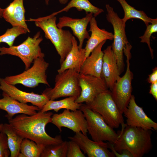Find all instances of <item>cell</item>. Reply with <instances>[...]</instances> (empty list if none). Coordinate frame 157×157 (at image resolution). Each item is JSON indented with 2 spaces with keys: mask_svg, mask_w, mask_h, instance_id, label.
<instances>
[{
  "mask_svg": "<svg viewBox=\"0 0 157 157\" xmlns=\"http://www.w3.org/2000/svg\"><path fill=\"white\" fill-rule=\"evenodd\" d=\"M52 112L39 111L35 114L28 115L20 114L8 120L15 131L24 138L32 140L44 148L46 146L63 142L61 135L52 137L45 130L47 125L51 123Z\"/></svg>",
  "mask_w": 157,
  "mask_h": 157,
  "instance_id": "6da1fadb",
  "label": "cell"
},
{
  "mask_svg": "<svg viewBox=\"0 0 157 157\" xmlns=\"http://www.w3.org/2000/svg\"><path fill=\"white\" fill-rule=\"evenodd\" d=\"M151 130L127 125L119 133L113 144H109V149L117 157H119L124 150L129 151L133 157H142L152 148Z\"/></svg>",
  "mask_w": 157,
  "mask_h": 157,
  "instance_id": "7a4b0ae2",
  "label": "cell"
},
{
  "mask_svg": "<svg viewBox=\"0 0 157 157\" xmlns=\"http://www.w3.org/2000/svg\"><path fill=\"white\" fill-rule=\"evenodd\" d=\"M56 15L55 12L45 17L30 18L27 20L34 22L36 26L43 31L45 37L51 42L59 55L61 63L72 49L73 36L69 31L57 27Z\"/></svg>",
  "mask_w": 157,
  "mask_h": 157,
  "instance_id": "3957f363",
  "label": "cell"
},
{
  "mask_svg": "<svg viewBox=\"0 0 157 157\" xmlns=\"http://www.w3.org/2000/svg\"><path fill=\"white\" fill-rule=\"evenodd\" d=\"M85 104L91 109L99 114L112 128H118L121 125L122 131L127 126L124 123L123 114L113 100L110 90L100 93L92 101Z\"/></svg>",
  "mask_w": 157,
  "mask_h": 157,
  "instance_id": "277c9868",
  "label": "cell"
},
{
  "mask_svg": "<svg viewBox=\"0 0 157 157\" xmlns=\"http://www.w3.org/2000/svg\"><path fill=\"white\" fill-rule=\"evenodd\" d=\"M58 73L55 78L54 87L46 88L42 93L50 100L64 97H74L77 98L81 92L78 80L79 73L72 69Z\"/></svg>",
  "mask_w": 157,
  "mask_h": 157,
  "instance_id": "5b68a950",
  "label": "cell"
},
{
  "mask_svg": "<svg viewBox=\"0 0 157 157\" xmlns=\"http://www.w3.org/2000/svg\"><path fill=\"white\" fill-rule=\"evenodd\" d=\"M80 110L84 115L88 132L93 140L97 142L107 141L113 144L115 142L119 134L106 123L99 114L91 109L86 104H82Z\"/></svg>",
  "mask_w": 157,
  "mask_h": 157,
  "instance_id": "8992f818",
  "label": "cell"
},
{
  "mask_svg": "<svg viewBox=\"0 0 157 157\" xmlns=\"http://www.w3.org/2000/svg\"><path fill=\"white\" fill-rule=\"evenodd\" d=\"M106 8L107 12L106 18L108 21L112 24L113 28V42L111 46L120 74L124 70V51L131 45L126 35V23L109 5L106 4Z\"/></svg>",
  "mask_w": 157,
  "mask_h": 157,
  "instance_id": "52a82bcc",
  "label": "cell"
},
{
  "mask_svg": "<svg viewBox=\"0 0 157 157\" xmlns=\"http://www.w3.org/2000/svg\"><path fill=\"white\" fill-rule=\"evenodd\" d=\"M40 35V32L38 31L33 38L28 36L18 45L0 47V55L8 54L18 57L24 63L26 70L30 67L35 59L44 57L45 55L40 46L43 40Z\"/></svg>",
  "mask_w": 157,
  "mask_h": 157,
  "instance_id": "ba28073f",
  "label": "cell"
},
{
  "mask_svg": "<svg viewBox=\"0 0 157 157\" xmlns=\"http://www.w3.org/2000/svg\"><path fill=\"white\" fill-rule=\"evenodd\" d=\"M32 66L20 74L6 76L3 78L7 83L15 85L21 84L30 88H34L40 83L50 86L47 80L46 71L49 63L44 58L39 57L33 62Z\"/></svg>",
  "mask_w": 157,
  "mask_h": 157,
  "instance_id": "9c48e42d",
  "label": "cell"
},
{
  "mask_svg": "<svg viewBox=\"0 0 157 157\" xmlns=\"http://www.w3.org/2000/svg\"><path fill=\"white\" fill-rule=\"evenodd\" d=\"M124 54L126 57V72L122 77L120 76L117 80L110 90L112 97L122 114L127 108L132 95L131 83L133 78V74L130 67L131 52H126Z\"/></svg>",
  "mask_w": 157,
  "mask_h": 157,
  "instance_id": "30bf717a",
  "label": "cell"
},
{
  "mask_svg": "<svg viewBox=\"0 0 157 157\" xmlns=\"http://www.w3.org/2000/svg\"><path fill=\"white\" fill-rule=\"evenodd\" d=\"M51 123L55 125L61 132L62 127L68 128L76 133L81 132L87 135V123L84 115L80 109L70 111L65 109L59 114H53Z\"/></svg>",
  "mask_w": 157,
  "mask_h": 157,
  "instance_id": "8fae6325",
  "label": "cell"
},
{
  "mask_svg": "<svg viewBox=\"0 0 157 157\" xmlns=\"http://www.w3.org/2000/svg\"><path fill=\"white\" fill-rule=\"evenodd\" d=\"M78 80L81 92L75 101L78 103L90 102L99 94L108 90L104 79L102 77L79 73Z\"/></svg>",
  "mask_w": 157,
  "mask_h": 157,
  "instance_id": "7c38bea8",
  "label": "cell"
},
{
  "mask_svg": "<svg viewBox=\"0 0 157 157\" xmlns=\"http://www.w3.org/2000/svg\"><path fill=\"white\" fill-rule=\"evenodd\" d=\"M123 113L126 118L127 126L145 130H157V123L147 115L142 108L137 104L133 95H132L128 105Z\"/></svg>",
  "mask_w": 157,
  "mask_h": 157,
  "instance_id": "4fadbf2b",
  "label": "cell"
},
{
  "mask_svg": "<svg viewBox=\"0 0 157 157\" xmlns=\"http://www.w3.org/2000/svg\"><path fill=\"white\" fill-rule=\"evenodd\" d=\"M68 138L76 143L88 157H115L113 153L109 150L108 142H95L81 132L76 133L74 136Z\"/></svg>",
  "mask_w": 157,
  "mask_h": 157,
  "instance_id": "5bb4252c",
  "label": "cell"
},
{
  "mask_svg": "<svg viewBox=\"0 0 157 157\" xmlns=\"http://www.w3.org/2000/svg\"><path fill=\"white\" fill-rule=\"evenodd\" d=\"M0 90L13 99L24 104L31 103L33 105L38 107L40 110L49 100L42 93L40 94L22 91L15 85L7 83L2 78H0Z\"/></svg>",
  "mask_w": 157,
  "mask_h": 157,
  "instance_id": "9a60e30c",
  "label": "cell"
},
{
  "mask_svg": "<svg viewBox=\"0 0 157 157\" xmlns=\"http://www.w3.org/2000/svg\"><path fill=\"white\" fill-rule=\"evenodd\" d=\"M86 14L85 17L81 19L63 16L59 17V22L56 24L57 27L60 29L66 27L71 28L74 35L79 41L78 47L79 49L82 48L85 39H88L90 37L87 28L93 15L91 13Z\"/></svg>",
  "mask_w": 157,
  "mask_h": 157,
  "instance_id": "2e32d148",
  "label": "cell"
},
{
  "mask_svg": "<svg viewBox=\"0 0 157 157\" xmlns=\"http://www.w3.org/2000/svg\"><path fill=\"white\" fill-rule=\"evenodd\" d=\"M2 95L3 98L0 99V109L7 112L5 117L8 120L17 114L32 115L36 114L37 111L40 110L35 106L29 105L13 99L5 92H3Z\"/></svg>",
  "mask_w": 157,
  "mask_h": 157,
  "instance_id": "e0dca14e",
  "label": "cell"
},
{
  "mask_svg": "<svg viewBox=\"0 0 157 157\" xmlns=\"http://www.w3.org/2000/svg\"><path fill=\"white\" fill-rule=\"evenodd\" d=\"M103 51L101 77L104 79L108 88L110 91L115 82L120 77V74L111 45L108 46Z\"/></svg>",
  "mask_w": 157,
  "mask_h": 157,
  "instance_id": "ac0fdd59",
  "label": "cell"
},
{
  "mask_svg": "<svg viewBox=\"0 0 157 157\" xmlns=\"http://www.w3.org/2000/svg\"><path fill=\"white\" fill-rule=\"evenodd\" d=\"M106 41H104L99 44L85 58L81 67L79 73L101 77L104 55L102 48Z\"/></svg>",
  "mask_w": 157,
  "mask_h": 157,
  "instance_id": "d6986e66",
  "label": "cell"
},
{
  "mask_svg": "<svg viewBox=\"0 0 157 157\" xmlns=\"http://www.w3.org/2000/svg\"><path fill=\"white\" fill-rule=\"evenodd\" d=\"M24 0H14L6 8L3 9L2 17L13 27L19 26L30 31L26 23Z\"/></svg>",
  "mask_w": 157,
  "mask_h": 157,
  "instance_id": "ffe728a7",
  "label": "cell"
},
{
  "mask_svg": "<svg viewBox=\"0 0 157 157\" xmlns=\"http://www.w3.org/2000/svg\"><path fill=\"white\" fill-rule=\"evenodd\" d=\"M85 49H79L78 42L73 36L72 49L64 60L60 63V67L57 70L58 73L68 69H72L79 73L81 67L85 59Z\"/></svg>",
  "mask_w": 157,
  "mask_h": 157,
  "instance_id": "44dd1931",
  "label": "cell"
},
{
  "mask_svg": "<svg viewBox=\"0 0 157 157\" xmlns=\"http://www.w3.org/2000/svg\"><path fill=\"white\" fill-rule=\"evenodd\" d=\"M89 31L91 35L86 42L85 48V59L90 54L92 51L102 42L107 40H113V34L104 29H100L98 26L95 17H93L90 22Z\"/></svg>",
  "mask_w": 157,
  "mask_h": 157,
  "instance_id": "7402d4cb",
  "label": "cell"
},
{
  "mask_svg": "<svg viewBox=\"0 0 157 157\" xmlns=\"http://www.w3.org/2000/svg\"><path fill=\"white\" fill-rule=\"evenodd\" d=\"M77 98L69 97L58 100H49L40 111L42 112L53 110L57 113L60 110L63 109L74 111L80 109L82 103H78L75 102Z\"/></svg>",
  "mask_w": 157,
  "mask_h": 157,
  "instance_id": "603a6c76",
  "label": "cell"
},
{
  "mask_svg": "<svg viewBox=\"0 0 157 157\" xmlns=\"http://www.w3.org/2000/svg\"><path fill=\"white\" fill-rule=\"evenodd\" d=\"M1 131L7 135L10 157H18L20 145L24 138L18 134L9 123L3 124Z\"/></svg>",
  "mask_w": 157,
  "mask_h": 157,
  "instance_id": "cb8c5ba5",
  "label": "cell"
},
{
  "mask_svg": "<svg viewBox=\"0 0 157 157\" xmlns=\"http://www.w3.org/2000/svg\"><path fill=\"white\" fill-rule=\"evenodd\" d=\"M121 4L124 11V16L122 19L123 22L126 23L130 19H139L144 22L147 26L149 23H151L157 19H152L149 17L143 11L138 10L129 5L125 0H115Z\"/></svg>",
  "mask_w": 157,
  "mask_h": 157,
  "instance_id": "d4e9b609",
  "label": "cell"
},
{
  "mask_svg": "<svg viewBox=\"0 0 157 157\" xmlns=\"http://www.w3.org/2000/svg\"><path fill=\"white\" fill-rule=\"evenodd\" d=\"M73 8L78 11L84 10L86 14L92 13L95 17L104 12L103 9L92 4L89 0H71L65 7L56 13L57 15L62 12H67Z\"/></svg>",
  "mask_w": 157,
  "mask_h": 157,
  "instance_id": "484cf974",
  "label": "cell"
},
{
  "mask_svg": "<svg viewBox=\"0 0 157 157\" xmlns=\"http://www.w3.org/2000/svg\"><path fill=\"white\" fill-rule=\"evenodd\" d=\"M43 148L35 142L24 138L20 145L18 157H40Z\"/></svg>",
  "mask_w": 157,
  "mask_h": 157,
  "instance_id": "4316f807",
  "label": "cell"
},
{
  "mask_svg": "<svg viewBox=\"0 0 157 157\" xmlns=\"http://www.w3.org/2000/svg\"><path fill=\"white\" fill-rule=\"evenodd\" d=\"M68 141L46 146L43 148L40 157H66Z\"/></svg>",
  "mask_w": 157,
  "mask_h": 157,
  "instance_id": "83f0119b",
  "label": "cell"
},
{
  "mask_svg": "<svg viewBox=\"0 0 157 157\" xmlns=\"http://www.w3.org/2000/svg\"><path fill=\"white\" fill-rule=\"evenodd\" d=\"M27 32H28L26 29L21 27H14L8 28L4 34L0 36V43L4 42L7 44L9 47L12 46L17 37Z\"/></svg>",
  "mask_w": 157,
  "mask_h": 157,
  "instance_id": "f1b7e54d",
  "label": "cell"
},
{
  "mask_svg": "<svg viewBox=\"0 0 157 157\" xmlns=\"http://www.w3.org/2000/svg\"><path fill=\"white\" fill-rule=\"evenodd\" d=\"M144 34L139 37L140 39V42L145 43L147 44L149 49L151 56L152 59L154 58V50L151 47L150 38L151 35L154 33L157 32V19L150 24L148 25Z\"/></svg>",
  "mask_w": 157,
  "mask_h": 157,
  "instance_id": "f546056e",
  "label": "cell"
},
{
  "mask_svg": "<svg viewBox=\"0 0 157 157\" xmlns=\"http://www.w3.org/2000/svg\"><path fill=\"white\" fill-rule=\"evenodd\" d=\"M78 145L74 141H68L67 157H85Z\"/></svg>",
  "mask_w": 157,
  "mask_h": 157,
  "instance_id": "4dcf8cb0",
  "label": "cell"
},
{
  "mask_svg": "<svg viewBox=\"0 0 157 157\" xmlns=\"http://www.w3.org/2000/svg\"><path fill=\"white\" fill-rule=\"evenodd\" d=\"M7 137L3 132L0 131V157H8L10 156Z\"/></svg>",
  "mask_w": 157,
  "mask_h": 157,
  "instance_id": "1f68e13d",
  "label": "cell"
},
{
  "mask_svg": "<svg viewBox=\"0 0 157 157\" xmlns=\"http://www.w3.org/2000/svg\"><path fill=\"white\" fill-rule=\"evenodd\" d=\"M147 81L149 83L151 84L157 82V67H155L153 69L152 73L149 75Z\"/></svg>",
  "mask_w": 157,
  "mask_h": 157,
  "instance_id": "d6a6232c",
  "label": "cell"
},
{
  "mask_svg": "<svg viewBox=\"0 0 157 157\" xmlns=\"http://www.w3.org/2000/svg\"><path fill=\"white\" fill-rule=\"evenodd\" d=\"M149 93L153 96L155 99L157 101V82L151 84Z\"/></svg>",
  "mask_w": 157,
  "mask_h": 157,
  "instance_id": "836d02e7",
  "label": "cell"
},
{
  "mask_svg": "<svg viewBox=\"0 0 157 157\" xmlns=\"http://www.w3.org/2000/svg\"><path fill=\"white\" fill-rule=\"evenodd\" d=\"M60 3L62 4H66L68 1V0H58Z\"/></svg>",
  "mask_w": 157,
  "mask_h": 157,
  "instance_id": "e575fe53",
  "label": "cell"
},
{
  "mask_svg": "<svg viewBox=\"0 0 157 157\" xmlns=\"http://www.w3.org/2000/svg\"><path fill=\"white\" fill-rule=\"evenodd\" d=\"M3 11V9L0 8V17H1Z\"/></svg>",
  "mask_w": 157,
  "mask_h": 157,
  "instance_id": "d590c367",
  "label": "cell"
},
{
  "mask_svg": "<svg viewBox=\"0 0 157 157\" xmlns=\"http://www.w3.org/2000/svg\"><path fill=\"white\" fill-rule=\"evenodd\" d=\"M45 4L47 5H48L49 4V0H45Z\"/></svg>",
  "mask_w": 157,
  "mask_h": 157,
  "instance_id": "8d00e7d4",
  "label": "cell"
},
{
  "mask_svg": "<svg viewBox=\"0 0 157 157\" xmlns=\"http://www.w3.org/2000/svg\"><path fill=\"white\" fill-rule=\"evenodd\" d=\"M3 124H0V131H1L2 126H3Z\"/></svg>",
  "mask_w": 157,
  "mask_h": 157,
  "instance_id": "74e56055",
  "label": "cell"
},
{
  "mask_svg": "<svg viewBox=\"0 0 157 157\" xmlns=\"http://www.w3.org/2000/svg\"></svg>",
  "mask_w": 157,
  "mask_h": 157,
  "instance_id": "f35d334b",
  "label": "cell"
}]
</instances>
